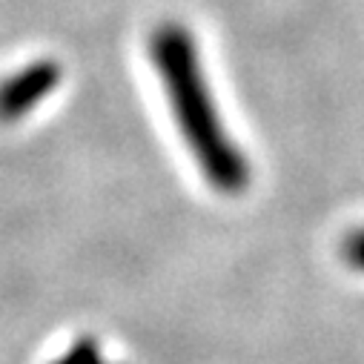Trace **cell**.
I'll list each match as a JSON object with an SVG mask.
<instances>
[{
	"mask_svg": "<svg viewBox=\"0 0 364 364\" xmlns=\"http://www.w3.org/2000/svg\"><path fill=\"white\" fill-rule=\"evenodd\" d=\"M149 58L158 77L164 80L175 124L210 187L224 196L244 193L250 187L252 169L218 118V107L210 95L193 35L175 23L155 29L149 41Z\"/></svg>",
	"mask_w": 364,
	"mask_h": 364,
	"instance_id": "6da1fadb",
	"label": "cell"
},
{
	"mask_svg": "<svg viewBox=\"0 0 364 364\" xmlns=\"http://www.w3.org/2000/svg\"><path fill=\"white\" fill-rule=\"evenodd\" d=\"M60 80V69L55 60H38L26 69L15 72L0 83V121H18L29 109H35Z\"/></svg>",
	"mask_w": 364,
	"mask_h": 364,
	"instance_id": "7a4b0ae2",
	"label": "cell"
},
{
	"mask_svg": "<svg viewBox=\"0 0 364 364\" xmlns=\"http://www.w3.org/2000/svg\"><path fill=\"white\" fill-rule=\"evenodd\" d=\"M341 255H344V261H347L353 269L364 272V227L353 230V232L341 241Z\"/></svg>",
	"mask_w": 364,
	"mask_h": 364,
	"instance_id": "3957f363",
	"label": "cell"
},
{
	"mask_svg": "<svg viewBox=\"0 0 364 364\" xmlns=\"http://www.w3.org/2000/svg\"><path fill=\"white\" fill-rule=\"evenodd\" d=\"M55 364H104L98 344L95 341H77L63 358H58Z\"/></svg>",
	"mask_w": 364,
	"mask_h": 364,
	"instance_id": "277c9868",
	"label": "cell"
}]
</instances>
